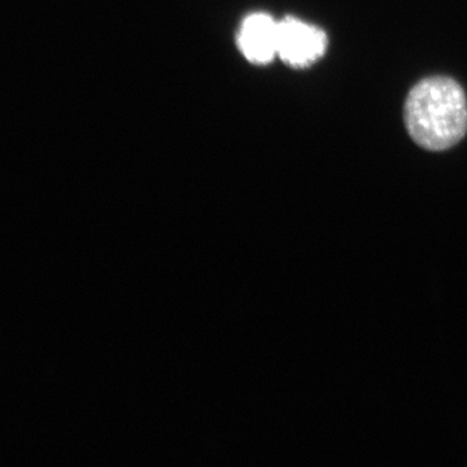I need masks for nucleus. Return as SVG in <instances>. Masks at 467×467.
<instances>
[{"instance_id":"1","label":"nucleus","mask_w":467,"mask_h":467,"mask_svg":"<svg viewBox=\"0 0 467 467\" xmlns=\"http://www.w3.org/2000/svg\"><path fill=\"white\" fill-rule=\"evenodd\" d=\"M404 119L418 146L429 150L451 149L467 131L465 91L450 77L422 79L409 92Z\"/></svg>"},{"instance_id":"2","label":"nucleus","mask_w":467,"mask_h":467,"mask_svg":"<svg viewBox=\"0 0 467 467\" xmlns=\"http://www.w3.org/2000/svg\"><path fill=\"white\" fill-rule=\"evenodd\" d=\"M327 36L324 30L294 17L278 23V57L295 67L312 66L324 57Z\"/></svg>"},{"instance_id":"3","label":"nucleus","mask_w":467,"mask_h":467,"mask_svg":"<svg viewBox=\"0 0 467 467\" xmlns=\"http://www.w3.org/2000/svg\"><path fill=\"white\" fill-rule=\"evenodd\" d=\"M239 46L252 63H269L278 55V23L265 14L251 15L239 32Z\"/></svg>"}]
</instances>
